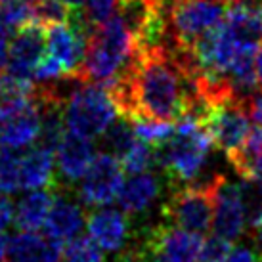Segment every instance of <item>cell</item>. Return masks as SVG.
I'll return each instance as SVG.
<instances>
[{"label":"cell","mask_w":262,"mask_h":262,"mask_svg":"<svg viewBox=\"0 0 262 262\" xmlns=\"http://www.w3.org/2000/svg\"><path fill=\"white\" fill-rule=\"evenodd\" d=\"M121 117L176 123L186 115L191 77L174 54L142 52L136 66L107 88Z\"/></svg>","instance_id":"cell-1"},{"label":"cell","mask_w":262,"mask_h":262,"mask_svg":"<svg viewBox=\"0 0 262 262\" xmlns=\"http://www.w3.org/2000/svg\"><path fill=\"white\" fill-rule=\"evenodd\" d=\"M142 56L138 42L119 14L98 25L88 38L80 79L110 88L126 75Z\"/></svg>","instance_id":"cell-2"},{"label":"cell","mask_w":262,"mask_h":262,"mask_svg":"<svg viewBox=\"0 0 262 262\" xmlns=\"http://www.w3.org/2000/svg\"><path fill=\"white\" fill-rule=\"evenodd\" d=\"M212 146L214 144L203 124L184 115L176 121L172 138L155 147L157 167L167 174L172 188L186 186L201 172Z\"/></svg>","instance_id":"cell-3"},{"label":"cell","mask_w":262,"mask_h":262,"mask_svg":"<svg viewBox=\"0 0 262 262\" xmlns=\"http://www.w3.org/2000/svg\"><path fill=\"white\" fill-rule=\"evenodd\" d=\"M117 105L102 84L79 79L66 100L67 130L94 140L115 123Z\"/></svg>","instance_id":"cell-4"},{"label":"cell","mask_w":262,"mask_h":262,"mask_svg":"<svg viewBox=\"0 0 262 262\" xmlns=\"http://www.w3.org/2000/svg\"><path fill=\"white\" fill-rule=\"evenodd\" d=\"M228 0H172L165 4L170 54L191 48L197 38L224 21Z\"/></svg>","instance_id":"cell-5"},{"label":"cell","mask_w":262,"mask_h":262,"mask_svg":"<svg viewBox=\"0 0 262 262\" xmlns=\"http://www.w3.org/2000/svg\"><path fill=\"white\" fill-rule=\"evenodd\" d=\"M214 189H216V174L201 186L186 184L172 188L170 197L163 205V216L168 224L201 235L212 226Z\"/></svg>","instance_id":"cell-6"},{"label":"cell","mask_w":262,"mask_h":262,"mask_svg":"<svg viewBox=\"0 0 262 262\" xmlns=\"http://www.w3.org/2000/svg\"><path fill=\"white\" fill-rule=\"evenodd\" d=\"M48 54L46 27L31 21L14 33L8 46L6 71L10 77L21 82H35V71Z\"/></svg>","instance_id":"cell-7"},{"label":"cell","mask_w":262,"mask_h":262,"mask_svg":"<svg viewBox=\"0 0 262 262\" xmlns=\"http://www.w3.org/2000/svg\"><path fill=\"white\" fill-rule=\"evenodd\" d=\"M123 184L124 170L121 159L110 151H100L96 153L88 172L82 176L79 197L88 207H105L117 199Z\"/></svg>","instance_id":"cell-8"},{"label":"cell","mask_w":262,"mask_h":262,"mask_svg":"<svg viewBox=\"0 0 262 262\" xmlns=\"http://www.w3.org/2000/svg\"><path fill=\"white\" fill-rule=\"evenodd\" d=\"M203 126L209 132L212 144L226 155L243 146L251 134V119L247 115L245 103L239 100H226L216 103Z\"/></svg>","instance_id":"cell-9"},{"label":"cell","mask_w":262,"mask_h":262,"mask_svg":"<svg viewBox=\"0 0 262 262\" xmlns=\"http://www.w3.org/2000/svg\"><path fill=\"white\" fill-rule=\"evenodd\" d=\"M212 230L228 241H237L245 230V216L241 207L239 186L230 182L224 174H216L214 189V216Z\"/></svg>","instance_id":"cell-10"},{"label":"cell","mask_w":262,"mask_h":262,"mask_svg":"<svg viewBox=\"0 0 262 262\" xmlns=\"http://www.w3.org/2000/svg\"><path fill=\"white\" fill-rule=\"evenodd\" d=\"M146 235L167 262H197L201 251V235L186 232L178 226L163 222L147 230Z\"/></svg>","instance_id":"cell-11"},{"label":"cell","mask_w":262,"mask_h":262,"mask_svg":"<svg viewBox=\"0 0 262 262\" xmlns=\"http://www.w3.org/2000/svg\"><path fill=\"white\" fill-rule=\"evenodd\" d=\"M86 228L90 237L107 253H119L128 245L130 224L126 214L117 209L100 207L88 214Z\"/></svg>","instance_id":"cell-12"},{"label":"cell","mask_w":262,"mask_h":262,"mask_svg":"<svg viewBox=\"0 0 262 262\" xmlns=\"http://www.w3.org/2000/svg\"><path fill=\"white\" fill-rule=\"evenodd\" d=\"M96 157V147L90 138L67 130L61 144L56 149V163L61 180L73 184L88 172Z\"/></svg>","instance_id":"cell-13"},{"label":"cell","mask_w":262,"mask_h":262,"mask_svg":"<svg viewBox=\"0 0 262 262\" xmlns=\"http://www.w3.org/2000/svg\"><path fill=\"white\" fill-rule=\"evenodd\" d=\"M40 134V111L37 100L27 103L23 110L0 121V146L10 149H23L37 144Z\"/></svg>","instance_id":"cell-14"},{"label":"cell","mask_w":262,"mask_h":262,"mask_svg":"<svg viewBox=\"0 0 262 262\" xmlns=\"http://www.w3.org/2000/svg\"><path fill=\"white\" fill-rule=\"evenodd\" d=\"M8 256L12 262H61V243L42 237L35 232H19L8 241Z\"/></svg>","instance_id":"cell-15"},{"label":"cell","mask_w":262,"mask_h":262,"mask_svg":"<svg viewBox=\"0 0 262 262\" xmlns=\"http://www.w3.org/2000/svg\"><path fill=\"white\" fill-rule=\"evenodd\" d=\"M82 224H84V212L80 209V205L69 197L61 195L52 205L44 228H46V235L50 239L63 245L77 237Z\"/></svg>","instance_id":"cell-16"},{"label":"cell","mask_w":262,"mask_h":262,"mask_svg":"<svg viewBox=\"0 0 262 262\" xmlns=\"http://www.w3.org/2000/svg\"><path fill=\"white\" fill-rule=\"evenodd\" d=\"M161 180L157 174H132L117 195V203L126 214H140L161 195Z\"/></svg>","instance_id":"cell-17"},{"label":"cell","mask_w":262,"mask_h":262,"mask_svg":"<svg viewBox=\"0 0 262 262\" xmlns=\"http://www.w3.org/2000/svg\"><path fill=\"white\" fill-rule=\"evenodd\" d=\"M56 186H58V178L54 170L52 151L37 146L23 153L19 161V188L44 189L56 188Z\"/></svg>","instance_id":"cell-18"},{"label":"cell","mask_w":262,"mask_h":262,"mask_svg":"<svg viewBox=\"0 0 262 262\" xmlns=\"http://www.w3.org/2000/svg\"><path fill=\"white\" fill-rule=\"evenodd\" d=\"M54 205V195L48 189H33L29 195L21 197V201L15 207V226L21 232H37L46 224Z\"/></svg>","instance_id":"cell-19"},{"label":"cell","mask_w":262,"mask_h":262,"mask_svg":"<svg viewBox=\"0 0 262 262\" xmlns=\"http://www.w3.org/2000/svg\"><path fill=\"white\" fill-rule=\"evenodd\" d=\"M228 161L241 178H262V126L251 130L243 146L228 153Z\"/></svg>","instance_id":"cell-20"},{"label":"cell","mask_w":262,"mask_h":262,"mask_svg":"<svg viewBox=\"0 0 262 262\" xmlns=\"http://www.w3.org/2000/svg\"><path fill=\"white\" fill-rule=\"evenodd\" d=\"M239 195L245 224L251 230H256L262 224V178H243Z\"/></svg>","instance_id":"cell-21"},{"label":"cell","mask_w":262,"mask_h":262,"mask_svg":"<svg viewBox=\"0 0 262 262\" xmlns=\"http://www.w3.org/2000/svg\"><path fill=\"white\" fill-rule=\"evenodd\" d=\"M102 142L105 146V151L117 155L119 159L123 157L124 153L132 147V144L136 142V134H134V128H132V123L128 119L121 117L119 121L115 119V123L111 124L107 130L102 134Z\"/></svg>","instance_id":"cell-22"},{"label":"cell","mask_w":262,"mask_h":262,"mask_svg":"<svg viewBox=\"0 0 262 262\" xmlns=\"http://www.w3.org/2000/svg\"><path fill=\"white\" fill-rule=\"evenodd\" d=\"M132 128L136 138L146 142L153 147H159L163 144H167L168 140L172 138V134L176 130V124L167 123V121H155V119H134L130 121Z\"/></svg>","instance_id":"cell-23"},{"label":"cell","mask_w":262,"mask_h":262,"mask_svg":"<svg viewBox=\"0 0 262 262\" xmlns=\"http://www.w3.org/2000/svg\"><path fill=\"white\" fill-rule=\"evenodd\" d=\"M35 21L33 0H0V27L10 33Z\"/></svg>","instance_id":"cell-24"},{"label":"cell","mask_w":262,"mask_h":262,"mask_svg":"<svg viewBox=\"0 0 262 262\" xmlns=\"http://www.w3.org/2000/svg\"><path fill=\"white\" fill-rule=\"evenodd\" d=\"M123 170L128 174H142L151 167H157V157H155V147L136 140L128 151L121 157Z\"/></svg>","instance_id":"cell-25"},{"label":"cell","mask_w":262,"mask_h":262,"mask_svg":"<svg viewBox=\"0 0 262 262\" xmlns=\"http://www.w3.org/2000/svg\"><path fill=\"white\" fill-rule=\"evenodd\" d=\"M19 161L21 155L17 149L0 146V191L15 193L19 188Z\"/></svg>","instance_id":"cell-26"},{"label":"cell","mask_w":262,"mask_h":262,"mask_svg":"<svg viewBox=\"0 0 262 262\" xmlns=\"http://www.w3.org/2000/svg\"><path fill=\"white\" fill-rule=\"evenodd\" d=\"M63 262H105V258L92 237H73L63 247Z\"/></svg>","instance_id":"cell-27"},{"label":"cell","mask_w":262,"mask_h":262,"mask_svg":"<svg viewBox=\"0 0 262 262\" xmlns=\"http://www.w3.org/2000/svg\"><path fill=\"white\" fill-rule=\"evenodd\" d=\"M119 0H86L84 6L80 8V14L88 21L90 27H98L103 21H107L111 15L117 12Z\"/></svg>","instance_id":"cell-28"},{"label":"cell","mask_w":262,"mask_h":262,"mask_svg":"<svg viewBox=\"0 0 262 262\" xmlns=\"http://www.w3.org/2000/svg\"><path fill=\"white\" fill-rule=\"evenodd\" d=\"M230 253H232V241L224 239V237L214 233L212 237L203 241L197 262H224V258Z\"/></svg>","instance_id":"cell-29"},{"label":"cell","mask_w":262,"mask_h":262,"mask_svg":"<svg viewBox=\"0 0 262 262\" xmlns=\"http://www.w3.org/2000/svg\"><path fill=\"white\" fill-rule=\"evenodd\" d=\"M245 110H247L249 119L255 124L262 126V90L249 96L247 102H245Z\"/></svg>","instance_id":"cell-30"},{"label":"cell","mask_w":262,"mask_h":262,"mask_svg":"<svg viewBox=\"0 0 262 262\" xmlns=\"http://www.w3.org/2000/svg\"><path fill=\"white\" fill-rule=\"evenodd\" d=\"M14 205L10 203V199L6 195H0V233L14 222Z\"/></svg>","instance_id":"cell-31"},{"label":"cell","mask_w":262,"mask_h":262,"mask_svg":"<svg viewBox=\"0 0 262 262\" xmlns=\"http://www.w3.org/2000/svg\"><path fill=\"white\" fill-rule=\"evenodd\" d=\"M224 262H260V258H258V255H256L255 251H251L247 247H241L232 251L224 258Z\"/></svg>","instance_id":"cell-32"},{"label":"cell","mask_w":262,"mask_h":262,"mask_svg":"<svg viewBox=\"0 0 262 262\" xmlns=\"http://www.w3.org/2000/svg\"><path fill=\"white\" fill-rule=\"evenodd\" d=\"M10 31H6L4 27H0V75L6 71L8 63V46H10Z\"/></svg>","instance_id":"cell-33"},{"label":"cell","mask_w":262,"mask_h":262,"mask_svg":"<svg viewBox=\"0 0 262 262\" xmlns=\"http://www.w3.org/2000/svg\"><path fill=\"white\" fill-rule=\"evenodd\" d=\"M255 71H256V82L262 90V42L258 44L256 48V56H255Z\"/></svg>","instance_id":"cell-34"},{"label":"cell","mask_w":262,"mask_h":262,"mask_svg":"<svg viewBox=\"0 0 262 262\" xmlns=\"http://www.w3.org/2000/svg\"><path fill=\"white\" fill-rule=\"evenodd\" d=\"M255 243H256V255L262 262V224L255 230Z\"/></svg>","instance_id":"cell-35"},{"label":"cell","mask_w":262,"mask_h":262,"mask_svg":"<svg viewBox=\"0 0 262 262\" xmlns=\"http://www.w3.org/2000/svg\"><path fill=\"white\" fill-rule=\"evenodd\" d=\"M8 255V239L0 233V262L4 260V256Z\"/></svg>","instance_id":"cell-36"},{"label":"cell","mask_w":262,"mask_h":262,"mask_svg":"<svg viewBox=\"0 0 262 262\" xmlns=\"http://www.w3.org/2000/svg\"><path fill=\"white\" fill-rule=\"evenodd\" d=\"M63 2H66L71 10H80V8L84 6V2H86V0H63Z\"/></svg>","instance_id":"cell-37"},{"label":"cell","mask_w":262,"mask_h":262,"mask_svg":"<svg viewBox=\"0 0 262 262\" xmlns=\"http://www.w3.org/2000/svg\"><path fill=\"white\" fill-rule=\"evenodd\" d=\"M157 4H168V2H172V0H155Z\"/></svg>","instance_id":"cell-38"}]
</instances>
